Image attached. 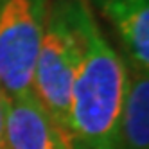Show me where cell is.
Returning a JSON list of instances; mask_svg holds the SVG:
<instances>
[{
	"label": "cell",
	"instance_id": "1",
	"mask_svg": "<svg viewBox=\"0 0 149 149\" xmlns=\"http://www.w3.org/2000/svg\"><path fill=\"white\" fill-rule=\"evenodd\" d=\"M126 59L99 31L93 13L86 22V47L70 95L72 149H120V111Z\"/></svg>",
	"mask_w": 149,
	"mask_h": 149
},
{
	"label": "cell",
	"instance_id": "2",
	"mask_svg": "<svg viewBox=\"0 0 149 149\" xmlns=\"http://www.w3.org/2000/svg\"><path fill=\"white\" fill-rule=\"evenodd\" d=\"M88 0H49L45 34L33 74V92L70 138V95L86 47Z\"/></svg>",
	"mask_w": 149,
	"mask_h": 149
},
{
	"label": "cell",
	"instance_id": "3",
	"mask_svg": "<svg viewBox=\"0 0 149 149\" xmlns=\"http://www.w3.org/2000/svg\"><path fill=\"white\" fill-rule=\"evenodd\" d=\"M49 0H0V88L9 99L33 90Z\"/></svg>",
	"mask_w": 149,
	"mask_h": 149
},
{
	"label": "cell",
	"instance_id": "4",
	"mask_svg": "<svg viewBox=\"0 0 149 149\" xmlns=\"http://www.w3.org/2000/svg\"><path fill=\"white\" fill-rule=\"evenodd\" d=\"M4 146L6 149H72L68 135L33 90L7 99Z\"/></svg>",
	"mask_w": 149,
	"mask_h": 149
},
{
	"label": "cell",
	"instance_id": "5",
	"mask_svg": "<svg viewBox=\"0 0 149 149\" xmlns=\"http://www.w3.org/2000/svg\"><path fill=\"white\" fill-rule=\"evenodd\" d=\"M111 25L131 67L149 70V0H88Z\"/></svg>",
	"mask_w": 149,
	"mask_h": 149
},
{
	"label": "cell",
	"instance_id": "6",
	"mask_svg": "<svg viewBox=\"0 0 149 149\" xmlns=\"http://www.w3.org/2000/svg\"><path fill=\"white\" fill-rule=\"evenodd\" d=\"M120 149H149V77L147 70L126 61V88L120 111Z\"/></svg>",
	"mask_w": 149,
	"mask_h": 149
},
{
	"label": "cell",
	"instance_id": "7",
	"mask_svg": "<svg viewBox=\"0 0 149 149\" xmlns=\"http://www.w3.org/2000/svg\"><path fill=\"white\" fill-rule=\"evenodd\" d=\"M7 95L0 88V147H4V126H6V108H7Z\"/></svg>",
	"mask_w": 149,
	"mask_h": 149
},
{
	"label": "cell",
	"instance_id": "8",
	"mask_svg": "<svg viewBox=\"0 0 149 149\" xmlns=\"http://www.w3.org/2000/svg\"><path fill=\"white\" fill-rule=\"evenodd\" d=\"M0 149H6V146H4V147H0Z\"/></svg>",
	"mask_w": 149,
	"mask_h": 149
}]
</instances>
